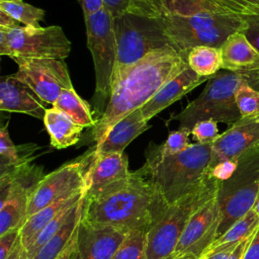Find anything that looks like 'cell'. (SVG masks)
I'll return each instance as SVG.
<instances>
[{"label":"cell","mask_w":259,"mask_h":259,"mask_svg":"<svg viewBox=\"0 0 259 259\" xmlns=\"http://www.w3.org/2000/svg\"><path fill=\"white\" fill-rule=\"evenodd\" d=\"M76 238L72 241V243L67 247L65 251H63L57 259H75L76 258Z\"/></svg>","instance_id":"45"},{"label":"cell","mask_w":259,"mask_h":259,"mask_svg":"<svg viewBox=\"0 0 259 259\" xmlns=\"http://www.w3.org/2000/svg\"><path fill=\"white\" fill-rule=\"evenodd\" d=\"M130 1L131 0H103V7L115 18L127 12Z\"/></svg>","instance_id":"38"},{"label":"cell","mask_w":259,"mask_h":259,"mask_svg":"<svg viewBox=\"0 0 259 259\" xmlns=\"http://www.w3.org/2000/svg\"><path fill=\"white\" fill-rule=\"evenodd\" d=\"M229 15L245 18L259 15V0H213Z\"/></svg>","instance_id":"33"},{"label":"cell","mask_w":259,"mask_h":259,"mask_svg":"<svg viewBox=\"0 0 259 259\" xmlns=\"http://www.w3.org/2000/svg\"><path fill=\"white\" fill-rule=\"evenodd\" d=\"M147 230H135L127 233L113 259H145Z\"/></svg>","instance_id":"31"},{"label":"cell","mask_w":259,"mask_h":259,"mask_svg":"<svg viewBox=\"0 0 259 259\" xmlns=\"http://www.w3.org/2000/svg\"><path fill=\"white\" fill-rule=\"evenodd\" d=\"M78 1H79V4L81 5L84 16L93 14L101 10L102 8H104L103 0H78Z\"/></svg>","instance_id":"41"},{"label":"cell","mask_w":259,"mask_h":259,"mask_svg":"<svg viewBox=\"0 0 259 259\" xmlns=\"http://www.w3.org/2000/svg\"><path fill=\"white\" fill-rule=\"evenodd\" d=\"M89 162L90 153L87 151L76 160L45 175L30 194L26 219L66 194L86 190L85 173Z\"/></svg>","instance_id":"13"},{"label":"cell","mask_w":259,"mask_h":259,"mask_svg":"<svg viewBox=\"0 0 259 259\" xmlns=\"http://www.w3.org/2000/svg\"><path fill=\"white\" fill-rule=\"evenodd\" d=\"M0 9L6 11L22 25L27 27H40L39 22L45 17V10L24 1H2L0 2Z\"/></svg>","instance_id":"29"},{"label":"cell","mask_w":259,"mask_h":259,"mask_svg":"<svg viewBox=\"0 0 259 259\" xmlns=\"http://www.w3.org/2000/svg\"><path fill=\"white\" fill-rule=\"evenodd\" d=\"M12 74L28 85L47 104H54L64 89L74 88L67 64L61 59H14Z\"/></svg>","instance_id":"12"},{"label":"cell","mask_w":259,"mask_h":259,"mask_svg":"<svg viewBox=\"0 0 259 259\" xmlns=\"http://www.w3.org/2000/svg\"><path fill=\"white\" fill-rule=\"evenodd\" d=\"M238 161L225 160L219 162L209 169V175L220 182L227 181L230 179L238 168Z\"/></svg>","instance_id":"35"},{"label":"cell","mask_w":259,"mask_h":259,"mask_svg":"<svg viewBox=\"0 0 259 259\" xmlns=\"http://www.w3.org/2000/svg\"><path fill=\"white\" fill-rule=\"evenodd\" d=\"M244 19L247 25L242 32L250 44L259 52V15L248 16Z\"/></svg>","instance_id":"37"},{"label":"cell","mask_w":259,"mask_h":259,"mask_svg":"<svg viewBox=\"0 0 259 259\" xmlns=\"http://www.w3.org/2000/svg\"><path fill=\"white\" fill-rule=\"evenodd\" d=\"M257 148L259 117H241L213 142L210 168L225 160L238 161L241 156Z\"/></svg>","instance_id":"15"},{"label":"cell","mask_w":259,"mask_h":259,"mask_svg":"<svg viewBox=\"0 0 259 259\" xmlns=\"http://www.w3.org/2000/svg\"><path fill=\"white\" fill-rule=\"evenodd\" d=\"M46 102L25 83L13 75L0 80V109L8 112L25 113L35 118L45 117Z\"/></svg>","instance_id":"19"},{"label":"cell","mask_w":259,"mask_h":259,"mask_svg":"<svg viewBox=\"0 0 259 259\" xmlns=\"http://www.w3.org/2000/svg\"><path fill=\"white\" fill-rule=\"evenodd\" d=\"M113 29L117 55L112 85L127 68L150 53L170 46L168 39L155 23L130 12L113 18Z\"/></svg>","instance_id":"9"},{"label":"cell","mask_w":259,"mask_h":259,"mask_svg":"<svg viewBox=\"0 0 259 259\" xmlns=\"http://www.w3.org/2000/svg\"><path fill=\"white\" fill-rule=\"evenodd\" d=\"M223 70L242 75L259 90V52L242 31L231 34L221 46Z\"/></svg>","instance_id":"17"},{"label":"cell","mask_w":259,"mask_h":259,"mask_svg":"<svg viewBox=\"0 0 259 259\" xmlns=\"http://www.w3.org/2000/svg\"><path fill=\"white\" fill-rule=\"evenodd\" d=\"M84 200L85 197L71 209L63 226L37 252L33 259H57L59 255L67 249L77 236L82 221Z\"/></svg>","instance_id":"24"},{"label":"cell","mask_w":259,"mask_h":259,"mask_svg":"<svg viewBox=\"0 0 259 259\" xmlns=\"http://www.w3.org/2000/svg\"><path fill=\"white\" fill-rule=\"evenodd\" d=\"M53 107L65 113L82 127L90 128L96 123L90 104L81 98L74 88L64 89L53 104Z\"/></svg>","instance_id":"26"},{"label":"cell","mask_w":259,"mask_h":259,"mask_svg":"<svg viewBox=\"0 0 259 259\" xmlns=\"http://www.w3.org/2000/svg\"><path fill=\"white\" fill-rule=\"evenodd\" d=\"M26 252L24 249V246L21 242V238L19 236L12 252L9 254V256L7 257V259H26Z\"/></svg>","instance_id":"44"},{"label":"cell","mask_w":259,"mask_h":259,"mask_svg":"<svg viewBox=\"0 0 259 259\" xmlns=\"http://www.w3.org/2000/svg\"><path fill=\"white\" fill-rule=\"evenodd\" d=\"M172 259H200V258H198L194 254L187 253V254H183V255H180V256H177V257H173Z\"/></svg>","instance_id":"46"},{"label":"cell","mask_w":259,"mask_h":259,"mask_svg":"<svg viewBox=\"0 0 259 259\" xmlns=\"http://www.w3.org/2000/svg\"><path fill=\"white\" fill-rule=\"evenodd\" d=\"M208 79V77L198 76L189 66L186 67L140 108L143 116L149 121L166 107Z\"/></svg>","instance_id":"20"},{"label":"cell","mask_w":259,"mask_h":259,"mask_svg":"<svg viewBox=\"0 0 259 259\" xmlns=\"http://www.w3.org/2000/svg\"><path fill=\"white\" fill-rule=\"evenodd\" d=\"M149 127L148 120L141 109H136L117 121L106 134L103 140L90 148L94 155L108 153H123V150L137 137Z\"/></svg>","instance_id":"21"},{"label":"cell","mask_w":259,"mask_h":259,"mask_svg":"<svg viewBox=\"0 0 259 259\" xmlns=\"http://www.w3.org/2000/svg\"><path fill=\"white\" fill-rule=\"evenodd\" d=\"M258 227L259 218L253 210L249 211L246 215H244L242 219H240L234 225H232L223 235L218 237L209 246V248L207 249L203 256L223 247L239 244L241 241L249 237Z\"/></svg>","instance_id":"28"},{"label":"cell","mask_w":259,"mask_h":259,"mask_svg":"<svg viewBox=\"0 0 259 259\" xmlns=\"http://www.w3.org/2000/svg\"><path fill=\"white\" fill-rule=\"evenodd\" d=\"M90 153V162L85 173L86 196H92L107 186L131 175L128 161L124 153L94 155Z\"/></svg>","instance_id":"18"},{"label":"cell","mask_w":259,"mask_h":259,"mask_svg":"<svg viewBox=\"0 0 259 259\" xmlns=\"http://www.w3.org/2000/svg\"><path fill=\"white\" fill-rule=\"evenodd\" d=\"M127 233L122 229L94 226L81 221L77 233L75 259H113Z\"/></svg>","instance_id":"16"},{"label":"cell","mask_w":259,"mask_h":259,"mask_svg":"<svg viewBox=\"0 0 259 259\" xmlns=\"http://www.w3.org/2000/svg\"><path fill=\"white\" fill-rule=\"evenodd\" d=\"M187 64L198 76L210 78L223 66L221 49L210 46H197L187 55Z\"/></svg>","instance_id":"27"},{"label":"cell","mask_w":259,"mask_h":259,"mask_svg":"<svg viewBox=\"0 0 259 259\" xmlns=\"http://www.w3.org/2000/svg\"><path fill=\"white\" fill-rule=\"evenodd\" d=\"M23 26L19 21L12 17L6 11L0 9V30H10Z\"/></svg>","instance_id":"40"},{"label":"cell","mask_w":259,"mask_h":259,"mask_svg":"<svg viewBox=\"0 0 259 259\" xmlns=\"http://www.w3.org/2000/svg\"><path fill=\"white\" fill-rule=\"evenodd\" d=\"M86 196V190L81 189L69 194H66L51 204L42 207L29 218H27L20 230L21 242L24 249L29 245L33 238L60 212L71 208L81 201Z\"/></svg>","instance_id":"22"},{"label":"cell","mask_w":259,"mask_h":259,"mask_svg":"<svg viewBox=\"0 0 259 259\" xmlns=\"http://www.w3.org/2000/svg\"><path fill=\"white\" fill-rule=\"evenodd\" d=\"M241 117L259 116V90L253 88L248 81H244L235 95Z\"/></svg>","instance_id":"32"},{"label":"cell","mask_w":259,"mask_h":259,"mask_svg":"<svg viewBox=\"0 0 259 259\" xmlns=\"http://www.w3.org/2000/svg\"><path fill=\"white\" fill-rule=\"evenodd\" d=\"M127 12L151 20L178 53L197 46L221 48L246 28L244 18L224 12L213 0H131Z\"/></svg>","instance_id":"1"},{"label":"cell","mask_w":259,"mask_h":259,"mask_svg":"<svg viewBox=\"0 0 259 259\" xmlns=\"http://www.w3.org/2000/svg\"><path fill=\"white\" fill-rule=\"evenodd\" d=\"M237 245L238 244H234V245H229V246L223 247L221 249H218L215 251H212V252L206 254L205 256H203L200 259H228Z\"/></svg>","instance_id":"42"},{"label":"cell","mask_w":259,"mask_h":259,"mask_svg":"<svg viewBox=\"0 0 259 259\" xmlns=\"http://www.w3.org/2000/svg\"><path fill=\"white\" fill-rule=\"evenodd\" d=\"M21 229H14L0 236V259H7L12 252L19 236Z\"/></svg>","instance_id":"36"},{"label":"cell","mask_w":259,"mask_h":259,"mask_svg":"<svg viewBox=\"0 0 259 259\" xmlns=\"http://www.w3.org/2000/svg\"><path fill=\"white\" fill-rule=\"evenodd\" d=\"M186 67L187 55L165 46L127 68L112 85L104 113L82 136L78 146L99 144L117 121L141 108Z\"/></svg>","instance_id":"2"},{"label":"cell","mask_w":259,"mask_h":259,"mask_svg":"<svg viewBox=\"0 0 259 259\" xmlns=\"http://www.w3.org/2000/svg\"><path fill=\"white\" fill-rule=\"evenodd\" d=\"M256 231V230H255ZM254 231V232H255ZM254 232L249 236L247 237L246 239H244L243 241H241L237 246L236 248L234 249V251L232 252V254L230 255V257L228 259H243V256H244V253H245V250L249 244V242L251 241L253 235H254Z\"/></svg>","instance_id":"43"},{"label":"cell","mask_w":259,"mask_h":259,"mask_svg":"<svg viewBox=\"0 0 259 259\" xmlns=\"http://www.w3.org/2000/svg\"><path fill=\"white\" fill-rule=\"evenodd\" d=\"M243 259H259V227L254 232V235L245 250Z\"/></svg>","instance_id":"39"},{"label":"cell","mask_w":259,"mask_h":259,"mask_svg":"<svg viewBox=\"0 0 259 259\" xmlns=\"http://www.w3.org/2000/svg\"><path fill=\"white\" fill-rule=\"evenodd\" d=\"M87 47L92 55L95 70V92L92 98L93 114L96 121L107 106L116 63V39L113 17L105 9L84 16Z\"/></svg>","instance_id":"7"},{"label":"cell","mask_w":259,"mask_h":259,"mask_svg":"<svg viewBox=\"0 0 259 259\" xmlns=\"http://www.w3.org/2000/svg\"><path fill=\"white\" fill-rule=\"evenodd\" d=\"M145 155L140 169L165 205L198 192L210 178L212 144H190L184 151L163 158Z\"/></svg>","instance_id":"4"},{"label":"cell","mask_w":259,"mask_h":259,"mask_svg":"<svg viewBox=\"0 0 259 259\" xmlns=\"http://www.w3.org/2000/svg\"><path fill=\"white\" fill-rule=\"evenodd\" d=\"M2 1H16V2H21V1H23V0H0V2H2Z\"/></svg>","instance_id":"48"},{"label":"cell","mask_w":259,"mask_h":259,"mask_svg":"<svg viewBox=\"0 0 259 259\" xmlns=\"http://www.w3.org/2000/svg\"><path fill=\"white\" fill-rule=\"evenodd\" d=\"M247 81L242 75L221 70L206 82L202 92L168 121H177L179 128L191 132L201 120L212 119L232 125L241 118L235 95L240 85Z\"/></svg>","instance_id":"5"},{"label":"cell","mask_w":259,"mask_h":259,"mask_svg":"<svg viewBox=\"0 0 259 259\" xmlns=\"http://www.w3.org/2000/svg\"><path fill=\"white\" fill-rule=\"evenodd\" d=\"M220 223L221 209L217 192L190 217L173 257L191 253L201 258L218 238Z\"/></svg>","instance_id":"14"},{"label":"cell","mask_w":259,"mask_h":259,"mask_svg":"<svg viewBox=\"0 0 259 259\" xmlns=\"http://www.w3.org/2000/svg\"><path fill=\"white\" fill-rule=\"evenodd\" d=\"M26 259H28V258H27V257H26Z\"/></svg>","instance_id":"49"},{"label":"cell","mask_w":259,"mask_h":259,"mask_svg":"<svg viewBox=\"0 0 259 259\" xmlns=\"http://www.w3.org/2000/svg\"><path fill=\"white\" fill-rule=\"evenodd\" d=\"M252 210L257 214V217L259 218V191H258V194H257V197H256V200H255V203L253 205V208Z\"/></svg>","instance_id":"47"},{"label":"cell","mask_w":259,"mask_h":259,"mask_svg":"<svg viewBox=\"0 0 259 259\" xmlns=\"http://www.w3.org/2000/svg\"><path fill=\"white\" fill-rule=\"evenodd\" d=\"M238 162L234 175L220 183L221 223L218 237L252 210L259 191V148L247 152Z\"/></svg>","instance_id":"8"},{"label":"cell","mask_w":259,"mask_h":259,"mask_svg":"<svg viewBox=\"0 0 259 259\" xmlns=\"http://www.w3.org/2000/svg\"><path fill=\"white\" fill-rule=\"evenodd\" d=\"M189 135L190 132L186 130L179 128L178 131H173L169 134L167 140L163 144L157 145L150 143L146 150V154H150L158 158L178 154L184 151L190 145Z\"/></svg>","instance_id":"30"},{"label":"cell","mask_w":259,"mask_h":259,"mask_svg":"<svg viewBox=\"0 0 259 259\" xmlns=\"http://www.w3.org/2000/svg\"><path fill=\"white\" fill-rule=\"evenodd\" d=\"M165 206L139 169L92 196H85L82 221L94 226L147 230Z\"/></svg>","instance_id":"3"},{"label":"cell","mask_w":259,"mask_h":259,"mask_svg":"<svg viewBox=\"0 0 259 259\" xmlns=\"http://www.w3.org/2000/svg\"><path fill=\"white\" fill-rule=\"evenodd\" d=\"M220 181L210 176L206 184L196 193L165 205L147 231L145 259H172L177 244L193 212L215 194Z\"/></svg>","instance_id":"6"},{"label":"cell","mask_w":259,"mask_h":259,"mask_svg":"<svg viewBox=\"0 0 259 259\" xmlns=\"http://www.w3.org/2000/svg\"><path fill=\"white\" fill-rule=\"evenodd\" d=\"M42 120L51 139V146L55 149L78 145L82 139L84 127L55 107L47 109Z\"/></svg>","instance_id":"23"},{"label":"cell","mask_w":259,"mask_h":259,"mask_svg":"<svg viewBox=\"0 0 259 259\" xmlns=\"http://www.w3.org/2000/svg\"><path fill=\"white\" fill-rule=\"evenodd\" d=\"M257 117H259V116H257Z\"/></svg>","instance_id":"50"},{"label":"cell","mask_w":259,"mask_h":259,"mask_svg":"<svg viewBox=\"0 0 259 259\" xmlns=\"http://www.w3.org/2000/svg\"><path fill=\"white\" fill-rule=\"evenodd\" d=\"M39 147L28 143L15 145L9 135L8 122L0 128V175L32 162L33 154Z\"/></svg>","instance_id":"25"},{"label":"cell","mask_w":259,"mask_h":259,"mask_svg":"<svg viewBox=\"0 0 259 259\" xmlns=\"http://www.w3.org/2000/svg\"><path fill=\"white\" fill-rule=\"evenodd\" d=\"M72 44L59 25L20 26L0 30V55L14 59H61L71 53Z\"/></svg>","instance_id":"10"},{"label":"cell","mask_w":259,"mask_h":259,"mask_svg":"<svg viewBox=\"0 0 259 259\" xmlns=\"http://www.w3.org/2000/svg\"><path fill=\"white\" fill-rule=\"evenodd\" d=\"M190 134L193 136L196 143L202 144V145L213 144V142L221 135L219 134L218 122L212 119L198 121L193 126Z\"/></svg>","instance_id":"34"},{"label":"cell","mask_w":259,"mask_h":259,"mask_svg":"<svg viewBox=\"0 0 259 259\" xmlns=\"http://www.w3.org/2000/svg\"><path fill=\"white\" fill-rule=\"evenodd\" d=\"M44 176L42 167L31 163L0 175V236L22 228L30 194Z\"/></svg>","instance_id":"11"}]
</instances>
